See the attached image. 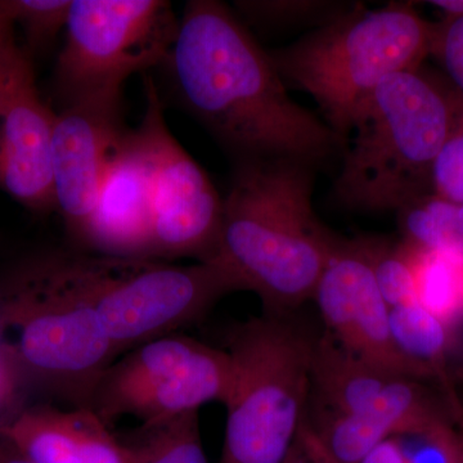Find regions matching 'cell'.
<instances>
[{
    "mask_svg": "<svg viewBox=\"0 0 463 463\" xmlns=\"http://www.w3.org/2000/svg\"><path fill=\"white\" fill-rule=\"evenodd\" d=\"M166 63L183 105L237 163L317 169L341 151L339 134L288 96L269 52L223 3H187Z\"/></svg>",
    "mask_w": 463,
    "mask_h": 463,
    "instance_id": "1",
    "label": "cell"
},
{
    "mask_svg": "<svg viewBox=\"0 0 463 463\" xmlns=\"http://www.w3.org/2000/svg\"><path fill=\"white\" fill-rule=\"evenodd\" d=\"M0 431L33 463H130L118 435L90 408L21 407Z\"/></svg>",
    "mask_w": 463,
    "mask_h": 463,
    "instance_id": "15",
    "label": "cell"
},
{
    "mask_svg": "<svg viewBox=\"0 0 463 463\" xmlns=\"http://www.w3.org/2000/svg\"><path fill=\"white\" fill-rule=\"evenodd\" d=\"M178 27L163 0H72L54 78L62 109L123 100L130 76L166 62Z\"/></svg>",
    "mask_w": 463,
    "mask_h": 463,
    "instance_id": "8",
    "label": "cell"
},
{
    "mask_svg": "<svg viewBox=\"0 0 463 463\" xmlns=\"http://www.w3.org/2000/svg\"><path fill=\"white\" fill-rule=\"evenodd\" d=\"M127 130L123 100H90L56 115L54 203L78 250L83 249L109 158Z\"/></svg>",
    "mask_w": 463,
    "mask_h": 463,
    "instance_id": "13",
    "label": "cell"
},
{
    "mask_svg": "<svg viewBox=\"0 0 463 463\" xmlns=\"http://www.w3.org/2000/svg\"><path fill=\"white\" fill-rule=\"evenodd\" d=\"M403 242L463 264V203L426 194L398 210Z\"/></svg>",
    "mask_w": 463,
    "mask_h": 463,
    "instance_id": "18",
    "label": "cell"
},
{
    "mask_svg": "<svg viewBox=\"0 0 463 463\" xmlns=\"http://www.w3.org/2000/svg\"><path fill=\"white\" fill-rule=\"evenodd\" d=\"M72 2V0H71ZM70 0H3L14 25L20 24L33 45L45 44L66 29Z\"/></svg>",
    "mask_w": 463,
    "mask_h": 463,
    "instance_id": "22",
    "label": "cell"
},
{
    "mask_svg": "<svg viewBox=\"0 0 463 463\" xmlns=\"http://www.w3.org/2000/svg\"><path fill=\"white\" fill-rule=\"evenodd\" d=\"M315 343L286 315L264 313L231 328L221 463L285 461L309 407Z\"/></svg>",
    "mask_w": 463,
    "mask_h": 463,
    "instance_id": "6",
    "label": "cell"
},
{
    "mask_svg": "<svg viewBox=\"0 0 463 463\" xmlns=\"http://www.w3.org/2000/svg\"><path fill=\"white\" fill-rule=\"evenodd\" d=\"M232 374L227 350L176 332L116 358L97 381L90 410L109 428L127 416L158 421L213 402L224 404Z\"/></svg>",
    "mask_w": 463,
    "mask_h": 463,
    "instance_id": "9",
    "label": "cell"
},
{
    "mask_svg": "<svg viewBox=\"0 0 463 463\" xmlns=\"http://www.w3.org/2000/svg\"><path fill=\"white\" fill-rule=\"evenodd\" d=\"M417 303L450 326L463 319V264L417 250Z\"/></svg>",
    "mask_w": 463,
    "mask_h": 463,
    "instance_id": "20",
    "label": "cell"
},
{
    "mask_svg": "<svg viewBox=\"0 0 463 463\" xmlns=\"http://www.w3.org/2000/svg\"><path fill=\"white\" fill-rule=\"evenodd\" d=\"M435 33L437 24L407 3L355 5L269 56L286 85L310 94L343 141L356 109L383 80L421 69Z\"/></svg>",
    "mask_w": 463,
    "mask_h": 463,
    "instance_id": "5",
    "label": "cell"
},
{
    "mask_svg": "<svg viewBox=\"0 0 463 463\" xmlns=\"http://www.w3.org/2000/svg\"><path fill=\"white\" fill-rule=\"evenodd\" d=\"M14 21L9 16L5 3L0 2V96H2L3 75H5V52L14 36Z\"/></svg>",
    "mask_w": 463,
    "mask_h": 463,
    "instance_id": "28",
    "label": "cell"
},
{
    "mask_svg": "<svg viewBox=\"0 0 463 463\" xmlns=\"http://www.w3.org/2000/svg\"><path fill=\"white\" fill-rule=\"evenodd\" d=\"M70 279L99 315L118 358L199 322L232 292L243 291L216 260L179 265L160 259L61 251Z\"/></svg>",
    "mask_w": 463,
    "mask_h": 463,
    "instance_id": "7",
    "label": "cell"
},
{
    "mask_svg": "<svg viewBox=\"0 0 463 463\" xmlns=\"http://www.w3.org/2000/svg\"><path fill=\"white\" fill-rule=\"evenodd\" d=\"M146 111L139 130L147 145L154 179L152 259L210 261L221 239L224 201L212 179L174 138L156 85L145 83Z\"/></svg>",
    "mask_w": 463,
    "mask_h": 463,
    "instance_id": "10",
    "label": "cell"
},
{
    "mask_svg": "<svg viewBox=\"0 0 463 463\" xmlns=\"http://www.w3.org/2000/svg\"><path fill=\"white\" fill-rule=\"evenodd\" d=\"M313 298L330 331L328 336L346 352L380 370L438 385L398 349L390 307L356 241H340Z\"/></svg>",
    "mask_w": 463,
    "mask_h": 463,
    "instance_id": "11",
    "label": "cell"
},
{
    "mask_svg": "<svg viewBox=\"0 0 463 463\" xmlns=\"http://www.w3.org/2000/svg\"><path fill=\"white\" fill-rule=\"evenodd\" d=\"M397 439L405 463H463V434L457 426H439Z\"/></svg>",
    "mask_w": 463,
    "mask_h": 463,
    "instance_id": "24",
    "label": "cell"
},
{
    "mask_svg": "<svg viewBox=\"0 0 463 463\" xmlns=\"http://www.w3.org/2000/svg\"><path fill=\"white\" fill-rule=\"evenodd\" d=\"M390 323L398 349L448 394L458 399L450 373L456 349L455 326L432 316L419 303L392 307Z\"/></svg>",
    "mask_w": 463,
    "mask_h": 463,
    "instance_id": "16",
    "label": "cell"
},
{
    "mask_svg": "<svg viewBox=\"0 0 463 463\" xmlns=\"http://www.w3.org/2000/svg\"><path fill=\"white\" fill-rule=\"evenodd\" d=\"M282 463H331L323 456L312 438L304 429L298 431L297 440L292 444L288 457Z\"/></svg>",
    "mask_w": 463,
    "mask_h": 463,
    "instance_id": "26",
    "label": "cell"
},
{
    "mask_svg": "<svg viewBox=\"0 0 463 463\" xmlns=\"http://www.w3.org/2000/svg\"><path fill=\"white\" fill-rule=\"evenodd\" d=\"M154 179L139 128L124 133L109 158L83 251L111 258L152 259Z\"/></svg>",
    "mask_w": 463,
    "mask_h": 463,
    "instance_id": "14",
    "label": "cell"
},
{
    "mask_svg": "<svg viewBox=\"0 0 463 463\" xmlns=\"http://www.w3.org/2000/svg\"><path fill=\"white\" fill-rule=\"evenodd\" d=\"M0 347L26 388L42 390L69 408H90L97 381L118 358L61 251L27 259L3 277Z\"/></svg>",
    "mask_w": 463,
    "mask_h": 463,
    "instance_id": "4",
    "label": "cell"
},
{
    "mask_svg": "<svg viewBox=\"0 0 463 463\" xmlns=\"http://www.w3.org/2000/svg\"><path fill=\"white\" fill-rule=\"evenodd\" d=\"M199 412L142 422L116 435L130 463H209L201 439Z\"/></svg>",
    "mask_w": 463,
    "mask_h": 463,
    "instance_id": "17",
    "label": "cell"
},
{
    "mask_svg": "<svg viewBox=\"0 0 463 463\" xmlns=\"http://www.w3.org/2000/svg\"><path fill=\"white\" fill-rule=\"evenodd\" d=\"M432 7L440 9L446 16H455V14H463V0H434L429 2Z\"/></svg>",
    "mask_w": 463,
    "mask_h": 463,
    "instance_id": "30",
    "label": "cell"
},
{
    "mask_svg": "<svg viewBox=\"0 0 463 463\" xmlns=\"http://www.w3.org/2000/svg\"><path fill=\"white\" fill-rule=\"evenodd\" d=\"M56 115L42 99L30 57L12 39L0 96V190L33 212L56 210L52 172Z\"/></svg>",
    "mask_w": 463,
    "mask_h": 463,
    "instance_id": "12",
    "label": "cell"
},
{
    "mask_svg": "<svg viewBox=\"0 0 463 463\" xmlns=\"http://www.w3.org/2000/svg\"><path fill=\"white\" fill-rule=\"evenodd\" d=\"M431 54L440 61L452 87L463 97V14L446 16L437 24Z\"/></svg>",
    "mask_w": 463,
    "mask_h": 463,
    "instance_id": "25",
    "label": "cell"
},
{
    "mask_svg": "<svg viewBox=\"0 0 463 463\" xmlns=\"http://www.w3.org/2000/svg\"><path fill=\"white\" fill-rule=\"evenodd\" d=\"M373 270L383 298L392 307L417 303V250L407 243L385 239L356 240Z\"/></svg>",
    "mask_w": 463,
    "mask_h": 463,
    "instance_id": "19",
    "label": "cell"
},
{
    "mask_svg": "<svg viewBox=\"0 0 463 463\" xmlns=\"http://www.w3.org/2000/svg\"><path fill=\"white\" fill-rule=\"evenodd\" d=\"M315 170L291 160L242 161L223 200L213 260L260 298L264 313L288 315L313 298L339 246L313 207Z\"/></svg>",
    "mask_w": 463,
    "mask_h": 463,
    "instance_id": "2",
    "label": "cell"
},
{
    "mask_svg": "<svg viewBox=\"0 0 463 463\" xmlns=\"http://www.w3.org/2000/svg\"><path fill=\"white\" fill-rule=\"evenodd\" d=\"M361 463H405L397 437L386 439L374 447Z\"/></svg>",
    "mask_w": 463,
    "mask_h": 463,
    "instance_id": "27",
    "label": "cell"
},
{
    "mask_svg": "<svg viewBox=\"0 0 463 463\" xmlns=\"http://www.w3.org/2000/svg\"><path fill=\"white\" fill-rule=\"evenodd\" d=\"M459 99L452 85L422 67L383 80L356 109L343 134L336 199L361 212H398L430 194L432 163Z\"/></svg>",
    "mask_w": 463,
    "mask_h": 463,
    "instance_id": "3",
    "label": "cell"
},
{
    "mask_svg": "<svg viewBox=\"0 0 463 463\" xmlns=\"http://www.w3.org/2000/svg\"><path fill=\"white\" fill-rule=\"evenodd\" d=\"M236 7L251 23L261 26H319L346 14L355 5L323 0H248Z\"/></svg>",
    "mask_w": 463,
    "mask_h": 463,
    "instance_id": "21",
    "label": "cell"
},
{
    "mask_svg": "<svg viewBox=\"0 0 463 463\" xmlns=\"http://www.w3.org/2000/svg\"><path fill=\"white\" fill-rule=\"evenodd\" d=\"M431 192L440 199L463 203V97L446 141L431 166Z\"/></svg>",
    "mask_w": 463,
    "mask_h": 463,
    "instance_id": "23",
    "label": "cell"
},
{
    "mask_svg": "<svg viewBox=\"0 0 463 463\" xmlns=\"http://www.w3.org/2000/svg\"><path fill=\"white\" fill-rule=\"evenodd\" d=\"M0 463H33L7 437L0 431Z\"/></svg>",
    "mask_w": 463,
    "mask_h": 463,
    "instance_id": "29",
    "label": "cell"
}]
</instances>
